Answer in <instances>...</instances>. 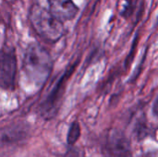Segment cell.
I'll return each mask as SVG.
<instances>
[{"instance_id": "cell-1", "label": "cell", "mask_w": 158, "mask_h": 157, "mask_svg": "<svg viewBox=\"0 0 158 157\" xmlns=\"http://www.w3.org/2000/svg\"><path fill=\"white\" fill-rule=\"evenodd\" d=\"M22 69L31 83L43 86L52 73L53 58L39 43H31L23 55Z\"/></svg>"}, {"instance_id": "cell-2", "label": "cell", "mask_w": 158, "mask_h": 157, "mask_svg": "<svg viewBox=\"0 0 158 157\" xmlns=\"http://www.w3.org/2000/svg\"><path fill=\"white\" fill-rule=\"evenodd\" d=\"M29 20L35 33L44 42L54 43L65 34L64 21L56 18L49 8L34 3L29 10Z\"/></svg>"}, {"instance_id": "cell-3", "label": "cell", "mask_w": 158, "mask_h": 157, "mask_svg": "<svg viewBox=\"0 0 158 157\" xmlns=\"http://www.w3.org/2000/svg\"><path fill=\"white\" fill-rule=\"evenodd\" d=\"M0 84L3 90L13 91L17 79V57L13 47H3L0 60Z\"/></svg>"}, {"instance_id": "cell-4", "label": "cell", "mask_w": 158, "mask_h": 157, "mask_svg": "<svg viewBox=\"0 0 158 157\" xmlns=\"http://www.w3.org/2000/svg\"><path fill=\"white\" fill-rule=\"evenodd\" d=\"M73 70V67L68 71H66L58 80V81L56 83L54 88L51 90L49 94L46 96V98L44 100V102L41 104L39 111L41 116L45 118V119H50L56 116L57 113V110L59 108V104L60 100L62 98L64 89H65V84H66V80L70 76L71 71Z\"/></svg>"}, {"instance_id": "cell-5", "label": "cell", "mask_w": 158, "mask_h": 157, "mask_svg": "<svg viewBox=\"0 0 158 157\" xmlns=\"http://www.w3.org/2000/svg\"><path fill=\"white\" fill-rule=\"evenodd\" d=\"M106 157H131V144L127 137L118 130H111L103 144Z\"/></svg>"}, {"instance_id": "cell-6", "label": "cell", "mask_w": 158, "mask_h": 157, "mask_svg": "<svg viewBox=\"0 0 158 157\" xmlns=\"http://www.w3.org/2000/svg\"><path fill=\"white\" fill-rule=\"evenodd\" d=\"M49 10L62 21L73 19L79 8L72 0H47Z\"/></svg>"}, {"instance_id": "cell-7", "label": "cell", "mask_w": 158, "mask_h": 157, "mask_svg": "<svg viewBox=\"0 0 158 157\" xmlns=\"http://www.w3.org/2000/svg\"><path fill=\"white\" fill-rule=\"evenodd\" d=\"M80 137H81L80 124L78 123V121H74L71 123V125L69 129V132H68V136H67L68 144L69 145L75 144L77 143V141L80 139Z\"/></svg>"}, {"instance_id": "cell-8", "label": "cell", "mask_w": 158, "mask_h": 157, "mask_svg": "<svg viewBox=\"0 0 158 157\" xmlns=\"http://www.w3.org/2000/svg\"><path fill=\"white\" fill-rule=\"evenodd\" d=\"M136 3L137 0H125V5L123 6V9L120 11L122 17L127 19L130 18L136 7Z\"/></svg>"}, {"instance_id": "cell-9", "label": "cell", "mask_w": 158, "mask_h": 157, "mask_svg": "<svg viewBox=\"0 0 158 157\" xmlns=\"http://www.w3.org/2000/svg\"><path fill=\"white\" fill-rule=\"evenodd\" d=\"M152 111H153V114L158 118V95L156 96V100L154 102V105H153V107H152Z\"/></svg>"}]
</instances>
